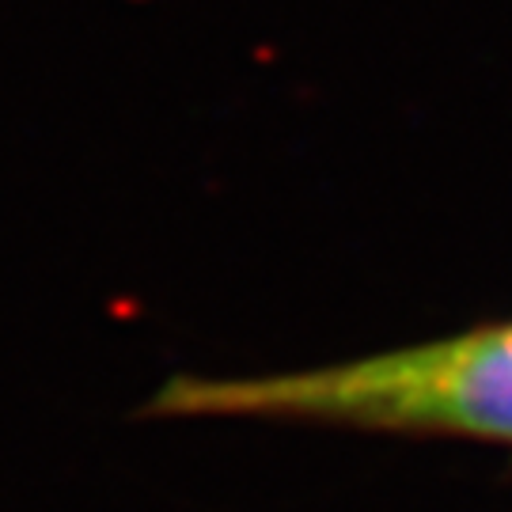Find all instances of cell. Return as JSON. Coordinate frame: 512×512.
<instances>
[{
  "mask_svg": "<svg viewBox=\"0 0 512 512\" xmlns=\"http://www.w3.org/2000/svg\"><path fill=\"white\" fill-rule=\"evenodd\" d=\"M137 414L148 421H285L512 448V319L293 372H179Z\"/></svg>",
  "mask_w": 512,
  "mask_h": 512,
  "instance_id": "obj_1",
  "label": "cell"
}]
</instances>
